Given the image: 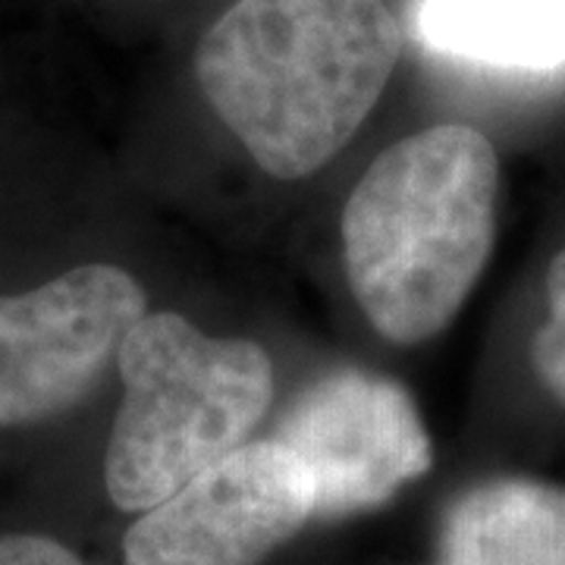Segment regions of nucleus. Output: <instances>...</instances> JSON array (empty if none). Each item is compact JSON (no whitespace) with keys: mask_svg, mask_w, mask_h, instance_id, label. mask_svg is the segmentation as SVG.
I'll list each match as a JSON object with an SVG mask.
<instances>
[{"mask_svg":"<svg viewBox=\"0 0 565 565\" xmlns=\"http://www.w3.org/2000/svg\"><path fill=\"white\" fill-rule=\"evenodd\" d=\"M0 565H92L47 534L13 531L0 534Z\"/></svg>","mask_w":565,"mask_h":565,"instance_id":"obj_10","label":"nucleus"},{"mask_svg":"<svg viewBox=\"0 0 565 565\" xmlns=\"http://www.w3.org/2000/svg\"><path fill=\"white\" fill-rule=\"evenodd\" d=\"M315 519L299 459L277 440L239 446L141 512L122 565H258Z\"/></svg>","mask_w":565,"mask_h":565,"instance_id":"obj_5","label":"nucleus"},{"mask_svg":"<svg viewBox=\"0 0 565 565\" xmlns=\"http://www.w3.org/2000/svg\"><path fill=\"white\" fill-rule=\"evenodd\" d=\"M500 167L471 126H434L390 145L343 211L345 277L393 343L444 330L484 274L497 236Z\"/></svg>","mask_w":565,"mask_h":565,"instance_id":"obj_2","label":"nucleus"},{"mask_svg":"<svg viewBox=\"0 0 565 565\" xmlns=\"http://www.w3.org/2000/svg\"><path fill=\"white\" fill-rule=\"evenodd\" d=\"M305 468L315 519L386 503L430 471L434 452L403 384L364 371H333L289 405L274 437Z\"/></svg>","mask_w":565,"mask_h":565,"instance_id":"obj_6","label":"nucleus"},{"mask_svg":"<svg viewBox=\"0 0 565 565\" xmlns=\"http://www.w3.org/2000/svg\"><path fill=\"white\" fill-rule=\"evenodd\" d=\"M145 315V289L120 264H70L32 286L0 289V434L82 408Z\"/></svg>","mask_w":565,"mask_h":565,"instance_id":"obj_4","label":"nucleus"},{"mask_svg":"<svg viewBox=\"0 0 565 565\" xmlns=\"http://www.w3.org/2000/svg\"><path fill=\"white\" fill-rule=\"evenodd\" d=\"M440 565H565V487L493 478L465 490L440 525Z\"/></svg>","mask_w":565,"mask_h":565,"instance_id":"obj_7","label":"nucleus"},{"mask_svg":"<svg viewBox=\"0 0 565 565\" xmlns=\"http://www.w3.org/2000/svg\"><path fill=\"white\" fill-rule=\"evenodd\" d=\"M531 359L541 384L565 405V252L546 274V321L534 337Z\"/></svg>","mask_w":565,"mask_h":565,"instance_id":"obj_9","label":"nucleus"},{"mask_svg":"<svg viewBox=\"0 0 565 565\" xmlns=\"http://www.w3.org/2000/svg\"><path fill=\"white\" fill-rule=\"evenodd\" d=\"M399 47L386 0H236L204 32L195 76L262 170L302 180L359 132Z\"/></svg>","mask_w":565,"mask_h":565,"instance_id":"obj_1","label":"nucleus"},{"mask_svg":"<svg viewBox=\"0 0 565 565\" xmlns=\"http://www.w3.org/2000/svg\"><path fill=\"white\" fill-rule=\"evenodd\" d=\"M415 20L444 57L522 73L565 66V0H422Z\"/></svg>","mask_w":565,"mask_h":565,"instance_id":"obj_8","label":"nucleus"},{"mask_svg":"<svg viewBox=\"0 0 565 565\" xmlns=\"http://www.w3.org/2000/svg\"><path fill=\"white\" fill-rule=\"evenodd\" d=\"M122 399L104 449V487L148 512L245 446L274 399V364L252 340H214L173 311H148L117 352Z\"/></svg>","mask_w":565,"mask_h":565,"instance_id":"obj_3","label":"nucleus"}]
</instances>
